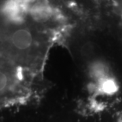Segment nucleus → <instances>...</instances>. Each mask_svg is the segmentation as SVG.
<instances>
[{
    "label": "nucleus",
    "instance_id": "f257e3e1",
    "mask_svg": "<svg viewBox=\"0 0 122 122\" xmlns=\"http://www.w3.org/2000/svg\"><path fill=\"white\" fill-rule=\"evenodd\" d=\"M31 0H7L2 6L1 12L10 22H22L31 5Z\"/></svg>",
    "mask_w": 122,
    "mask_h": 122
},
{
    "label": "nucleus",
    "instance_id": "f03ea898",
    "mask_svg": "<svg viewBox=\"0 0 122 122\" xmlns=\"http://www.w3.org/2000/svg\"><path fill=\"white\" fill-rule=\"evenodd\" d=\"M29 12L33 17L38 20L46 18L50 13L49 8L44 5H34L30 6Z\"/></svg>",
    "mask_w": 122,
    "mask_h": 122
}]
</instances>
